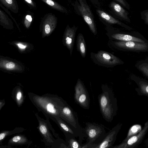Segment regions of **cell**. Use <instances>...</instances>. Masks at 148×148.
<instances>
[{"label": "cell", "instance_id": "obj_1", "mask_svg": "<svg viewBox=\"0 0 148 148\" xmlns=\"http://www.w3.org/2000/svg\"><path fill=\"white\" fill-rule=\"evenodd\" d=\"M31 95L30 99L38 109L47 115L55 118L59 117L60 112L66 103L58 96Z\"/></svg>", "mask_w": 148, "mask_h": 148}, {"label": "cell", "instance_id": "obj_28", "mask_svg": "<svg viewBox=\"0 0 148 148\" xmlns=\"http://www.w3.org/2000/svg\"><path fill=\"white\" fill-rule=\"evenodd\" d=\"M12 131H5L1 133L0 134V142L7 136L11 134Z\"/></svg>", "mask_w": 148, "mask_h": 148}, {"label": "cell", "instance_id": "obj_34", "mask_svg": "<svg viewBox=\"0 0 148 148\" xmlns=\"http://www.w3.org/2000/svg\"><path fill=\"white\" fill-rule=\"evenodd\" d=\"M145 143L147 147H148V138L145 141Z\"/></svg>", "mask_w": 148, "mask_h": 148}, {"label": "cell", "instance_id": "obj_23", "mask_svg": "<svg viewBox=\"0 0 148 148\" xmlns=\"http://www.w3.org/2000/svg\"><path fill=\"white\" fill-rule=\"evenodd\" d=\"M0 1L4 5L10 9L16 10V6L14 0H0Z\"/></svg>", "mask_w": 148, "mask_h": 148}, {"label": "cell", "instance_id": "obj_7", "mask_svg": "<svg viewBox=\"0 0 148 148\" xmlns=\"http://www.w3.org/2000/svg\"><path fill=\"white\" fill-rule=\"evenodd\" d=\"M122 125V123H119L106 133L101 141L94 148H112Z\"/></svg>", "mask_w": 148, "mask_h": 148}, {"label": "cell", "instance_id": "obj_17", "mask_svg": "<svg viewBox=\"0 0 148 148\" xmlns=\"http://www.w3.org/2000/svg\"><path fill=\"white\" fill-rule=\"evenodd\" d=\"M76 44L77 50L82 57H85L86 52V45L83 36L80 33L77 36Z\"/></svg>", "mask_w": 148, "mask_h": 148}, {"label": "cell", "instance_id": "obj_27", "mask_svg": "<svg viewBox=\"0 0 148 148\" xmlns=\"http://www.w3.org/2000/svg\"><path fill=\"white\" fill-rule=\"evenodd\" d=\"M128 10L130 9L129 4L125 0H115Z\"/></svg>", "mask_w": 148, "mask_h": 148}, {"label": "cell", "instance_id": "obj_6", "mask_svg": "<svg viewBox=\"0 0 148 148\" xmlns=\"http://www.w3.org/2000/svg\"><path fill=\"white\" fill-rule=\"evenodd\" d=\"M59 117L75 128L84 132V128L79 123L77 113L66 102L62 109Z\"/></svg>", "mask_w": 148, "mask_h": 148}, {"label": "cell", "instance_id": "obj_21", "mask_svg": "<svg viewBox=\"0 0 148 148\" xmlns=\"http://www.w3.org/2000/svg\"><path fill=\"white\" fill-rule=\"evenodd\" d=\"M142 130V126L140 125L137 124L132 125L130 128L126 138L123 140H126L135 135L140 131Z\"/></svg>", "mask_w": 148, "mask_h": 148}, {"label": "cell", "instance_id": "obj_2", "mask_svg": "<svg viewBox=\"0 0 148 148\" xmlns=\"http://www.w3.org/2000/svg\"><path fill=\"white\" fill-rule=\"evenodd\" d=\"M102 89V92L98 97L100 110L103 118L110 122L116 114L117 100L112 91L109 88L103 86Z\"/></svg>", "mask_w": 148, "mask_h": 148}, {"label": "cell", "instance_id": "obj_22", "mask_svg": "<svg viewBox=\"0 0 148 148\" xmlns=\"http://www.w3.org/2000/svg\"><path fill=\"white\" fill-rule=\"evenodd\" d=\"M53 8L62 12H65L64 9L60 5L52 0H41Z\"/></svg>", "mask_w": 148, "mask_h": 148}, {"label": "cell", "instance_id": "obj_12", "mask_svg": "<svg viewBox=\"0 0 148 148\" xmlns=\"http://www.w3.org/2000/svg\"><path fill=\"white\" fill-rule=\"evenodd\" d=\"M110 6L116 14L121 19L130 23L131 20L129 16V12L119 4L114 1L111 2Z\"/></svg>", "mask_w": 148, "mask_h": 148}, {"label": "cell", "instance_id": "obj_19", "mask_svg": "<svg viewBox=\"0 0 148 148\" xmlns=\"http://www.w3.org/2000/svg\"><path fill=\"white\" fill-rule=\"evenodd\" d=\"M69 148H82V145L75 138V137L72 135L64 134Z\"/></svg>", "mask_w": 148, "mask_h": 148}, {"label": "cell", "instance_id": "obj_14", "mask_svg": "<svg viewBox=\"0 0 148 148\" xmlns=\"http://www.w3.org/2000/svg\"><path fill=\"white\" fill-rule=\"evenodd\" d=\"M97 12L101 18L108 23L117 24L129 30L131 29L129 26L119 21L103 11L98 10H97Z\"/></svg>", "mask_w": 148, "mask_h": 148}, {"label": "cell", "instance_id": "obj_24", "mask_svg": "<svg viewBox=\"0 0 148 148\" xmlns=\"http://www.w3.org/2000/svg\"><path fill=\"white\" fill-rule=\"evenodd\" d=\"M15 99L18 106H20L23 101V94L21 90L18 91L15 94Z\"/></svg>", "mask_w": 148, "mask_h": 148}, {"label": "cell", "instance_id": "obj_29", "mask_svg": "<svg viewBox=\"0 0 148 148\" xmlns=\"http://www.w3.org/2000/svg\"><path fill=\"white\" fill-rule=\"evenodd\" d=\"M141 70L148 77V66L143 65L140 67Z\"/></svg>", "mask_w": 148, "mask_h": 148}, {"label": "cell", "instance_id": "obj_9", "mask_svg": "<svg viewBox=\"0 0 148 148\" xmlns=\"http://www.w3.org/2000/svg\"><path fill=\"white\" fill-rule=\"evenodd\" d=\"M57 123L64 134L72 135L76 137H79V141L81 145L84 137H85L84 133L66 121L64 122L60 117L55 118Z\"/></svg>", "mask_w": 148, "mask_h": 148}, {"label": "cell", "instance_id": "obj_13", "mask_svg": "<svg viewBox=\"0 0 148 148\" xmlns=\"http://www.w3.org/2000/svg\"><path fill=\"white\" fill-rule=\"evenodd\" d=\"M76 30L77 28H75L69 27L67 29L65 33V43L70 51L71 55L73 49Z\"/></svg>", "mask_w": 148, "mask_h": 148}, {"label": "cell", "instance_id": "obj_20", "mask_svg": "<svg viewBox=\"0 0 148 148\" xmlns=\"http://www.w3.org/2000/svg\"><path fill=\"white\" fill-rule=\"evenodd\" d=\"M28 140L26 137L23 135H20L15 136L9 141V144L23 145L27 143Z\"/></svg>", "mask_w": 148, "mask_h": 148}, {"label": "cell", "instance_id": "obj_10", "mask_svg": "<svg viewBox=\"0 0 148 148\" xmlns=\"http://www.w3.org/2000/svg\"><path fill=\"white\" fill-rule=\"evenodd\" d=\"M95 57L99 63L108 66H113L120 62L119 59L113 54L103 51H99Z\"/></svg>", "mask_w": 148, "mask_h": 148}, {"label": "cell", "instance_id": "obj_5", "mask_svg": "<svg viewBox=\"0 0 148 148\" xmlns=\"http://www.w3.org/2000/svg\"><path fill=\"white\" fill-rule=\"evenodd\" d=\"M148 132V120L144 124L141 130L138 134L123 141L120 144L113 146L112 148H136L141 143Z\"/></svg>", "mask_w": 148, "mask_h": 148}, {"label": "cell", "instance_id": "obj_15", "mask_svg": "<svg viewBox=\"0 0 148 148\" xmlns=\"http://www.w3.org/2000/svg\"><path fill=\"white\" fill-rule=\"evenodd\" d=\"M38 121L39 129L41 134L47 142L53 143V141L52 137L47 123L42 120L39 119Z\"/></svg>", "mask_w": 148, "mask_h": 148}, {"label": "cell", "instance_id": "obj_25", "mask_svg": "<svg viewBox=\"0 0 148 148\" xmlns=\"http://www.w3.org/2000/svg\"><path fill=\"white\" fill-rule=\"evenodd\" d=\"M140 14L141 19L144 20L145 23L148 25V10L142 11Z\"/></svg>", "mask_w": 148, "mask_h": 148}, {"label": "cell", "instance_id": "obj_16", "mask_svg": "<svg viewBox=\"0 0 148 148\" xmlns=\"http://www.w3.org/2000/svg\"><path fill=\"white\" fill-rule=\"evenodd\" d=\"M112 37L117 40L123 41H134L140 43H144L145 41L142 39L132 36L121 33L113 34Z\"/></svg>", "mask_w": 148, "mask_h": 148}, {"label": "cell", "instance_id": "obj_4", "mask_svg": "<svg viewBox=\"0 0 148 148\" xmlns=\"http://www.w3.org/2000/svg\"><path fill=\"white\" fill-rule=\"evenodd\" d=\"M74 99L75 102L84 109H89L90 99L88 93L83 84L79 79L75 87Z\"/></svg>", "mask_w": 148, "mask_h": 148}, {"label": "cell", "instance_id": "obj_11", "mask_svg": "<svg viewBox=\"0 0 148 148\" xmlns=\"http://www.w3.org/2000/svg\"><path fill=\"white\" fill-rule=\"evenodd\" d=\"M114 44L118 47L133 50H146L148 48L147 43L134 41H121L115 42Z\"/></svg>", "mask_w": 148, "mask_h": 148}, {"label": "cell", "instance_id": "obj_31", "mask_svg": "<svg viewBox=\"0 0 148 148\" xmlns=\"http://www.w3.org/2000/svg\"><path fill=\"white\" fill-rule=\"evenodd\" d=\"M5 104V101L4 100H1L0 101V110H1L2 107Z\"/></svg>", "mask_w": 148, "mask_h": 148}, {"label": "cell", "instance_id": "obj_30", "mask_svg": "<svg viewBox=\"0 0 148 148\" xmlns=\"http://www.w3.org/2000/svg\"><path fill=\"white\" fill-rule=\"evenodd\" d=\"M5 66L7 68L12 69L14 67L15 64L12 62H9L6 64Z\"/></svg>", "mask_w": 148, "mask_h": 148}, {"label": "cell", "instance_id": "obj_33", "mask_svg": "<svg viewBox=\"0 0 148 148\" xmlns=\"http://www.w3.org/2000/svg\"><path fill=\"white\" fill-rule=\"evenodd\" d=\"M17 45L18 47L21 48H25L26 47L25 46L21 44H17Z\"/></svg>", "mask_w": 148, "mask_h": 148}, {"label": "cell", "instance_id": "obj_18", "mask_svg": "<svg viewBox=\"0 0 148 148\" xmlns=\"http://www.w3.org/2000/svg\"><path fill=\"white\" fill-rule=\"evenodd\" d=\"M137 84L138 87L135 90L138 95L148 97V82L140 80L138 82Z\"/></svg>", "mask_w": 148, "mask_h": 148}, {"label": "cell", "instance_id": "obj_3", "mask_svg": "<svg viewBox=\"0 0 148 148\" xmlns=\"http://www.w3.org/2000/svg\"><path fill=\"white\" fill-rule=\"evenodd\" d=\"M83 131L84 136L86 138V142L82 145V148H94L101 141L106 134L103 125L95 123H86Z\"/></svg>", "mask_w": 148, "mask_h": 148}, {"label": "cell", "instance_id": "obj_8", "mask_svg": "<svg viewBox=\"0 0 148 148\" xmlns=\"http://www.w3.org/2000/svg\"><path fill=\"white\" fill-rule=\"evenodd\" d=\"M80 5L78 8L85 22L88 25L90 30L95 35L97 33L92 15L88 6L82 0H79Z\"/></svg>", "mask_w": 148, "mask_h": 148}, {"label": "cell", "instance_id": "obj_26", "mask_svg": "<svg viewBox=\"0 0 148 148\" xmlns=\"http://www.w3.org/2000/svg\"><path fill=\"white\" fill-rule=\"evenodd\" d=\"M32 18L31 16L29 15H27L25 18L24 23L27 27H28L32 21Z\"/></svg>", "mask_w": 148, "mask_h": 148}, {"label": "cell", "instance_id": "obj_32", "mask_svg": "<svg viewBox=\"0 0 148 148\" xmlns=\"http://www.w3.org/2000/svg\"><path fill=\"white\" fill-rule=\"evenodd\" d=\"M28 3L30 4L31 5L33 6L34 4L33 3L32 0H25Z\"/></svg>", "mask_w": 148, "mask_h": 148}]
</instances>
